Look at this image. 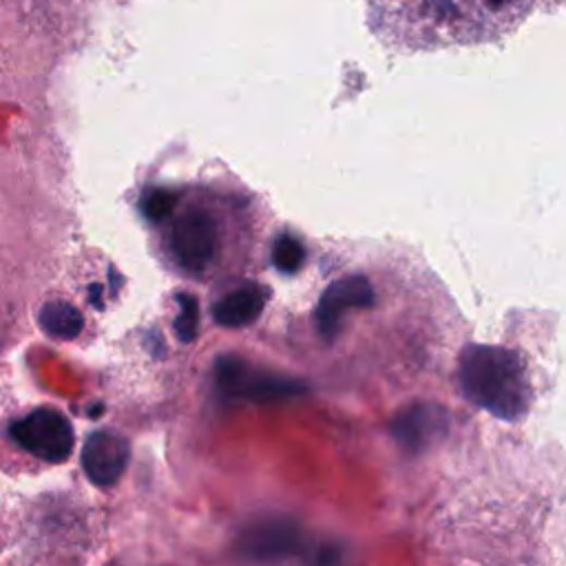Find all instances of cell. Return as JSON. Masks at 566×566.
Masks as SVG:
<instances>
[{
    "instance_id": "6da1fadb",
    "label": "cell",
    "mask_w": 566,
    "mask_h": 566,
    "mask_svg": "<svg viewBox=\"0 0 566 566\" xmlns=\"http://www.w3.org/2000/svg\"><path fill=\"white\" fill-rule=\"evenodd\" d=\"M557 0H370V23L396 49L499 40Z\"/></svg>"
},
{
    "instance_id": "7a4b0ae2",
    "label": "cell",
    "mask_w": 566,
    "mask_h": 566,
    "mask_svg": "<svg viewBox=\"0 0 566 566\" xmlns=\"http://www.w3.org/2000/svg\"><path fill=\"white\" fill-rule=\"evenodd\" d=\"M460 387L491 416L518 422L531 405L527 368L516 352L499 345H469L460 354Z\"/></svg>"
},
{
    "instance_id": "3957f363",
    "label": "cell",
    "mask_w": 566,
    "mask_h": 566,
    "mask_svg": "<svg viewBox=\"0 0 566 566\" xmlns=\"http://www.w3.org/2000/svg\"><path fill=\"white\" fill-rule=\"evenodd\" d=\"M216 385L224 398L248 403L286 401L306 392L302 381L257 370L237 357H222L218 361Z\"/></svg>"
},
{
    "instance_id": "277c9868",
    "label": "cell",
    "mask_w": 566,
    "mask_h": 566,
    "mask_svg": "<svg viewBox=\"0 0 566 566\" xmlns=\"http://www.w3.org/2000/svg\"><path fill=\"white\" fill-rule=\"evenodd\" d=\"M12 439L32 456L47 463H64L74 452V428L53 407H38L12 422Z\"/></svg>"
},
{
    "instance_id": "5b68a950",
    "label": "cell",
    "mask_w": 566,
    "mask_h": 566,
    "mask_svg": "<svg viewBox=\"0 0 566 566\" xmlns=\"http://www.w3.org/2000/svg\"><path fill=\"white\" fill-rule=\"evenodd\" d=\"M304 531L288 518H261L242 529L235 551L246 562L274 564L304 551Z\"/></svg>"
},
{
    "instance_id": "8992f818",
    "label": "cell",
    "mask_w": 566,
    "mask_h": 566,
    "mask_svg": "<svg viewBox=\"0 0 566 566\" xmlns=\"http://www.w3.org/2000/svg\"><path fill=\"white\" fill-rule=\"evenodd\" d=\"M218 226L204 210H190L182 216L171 231V253L175 261L193 272H204L218 255Z\"/></svg>"
},
{
    "instance_id": "52a82bcc",
    "label": "cell",
    "mask_w": 566,
    "mask_h": 566,
    "mask_svg": "<svg viewBox=\"0 0 566 566\" xmlns=\"http://www.w3.org/2000/svg\"><path fill=\"white\" fill-rule=\"evenodd\" d=\"M450 430V411L436 403H414L403 407L392 420V436L409 454H420L436 445Z\"/></svg>"
},
{
    "instance_id": "ba28073f",
    "label": "cell",
    "mask_w": 566,
    "mask_h": 566,
    "mask_svg": "<svg viewBox=\"0 0 566 566\" xmlns=\"http://www.w3.org/2000/svg\"><path fill=\"white\" fill-rule=\"evenodd\" d=\"M131 460L128 441L111 430H98L87 436L83 447V469L98 487L115 484Z\"/></svg>"
},
{
    "instance_id": "9c48e42d",
    "label": "cell",
    "mask_w": 566,
    "mask_h": 566,
    "mask_svg": "<svg viewBox=\"0 0 566 566\" xmlns=\"http://www.w3.org/2000/svg\"><path fill=\"white\" fill-rule=\"evenodd\" d=\"M374 302V291L370 281L361 274H354L347 279L334 281L332 286L323 293L319 308H317V328L321 336L332 339L339 332L341 317L349 308H368Z\"/></svg>"
},
{
    "instance_id": "30bf717a",
    "label": "cell",
    "mask_w": 566,
    "mask_h": 566,
    "mask_svg": "<svg viewBox=\"0 0 566 566\" xmlns=\"http://www.w3.org/2000/svg\"><path fill=\"white\" fill-rule=\"evenodd\" d=\"M266 306V291L257 283H244L212 306V317L224 328H244L259 319Z\"/></svg>"
},
{
    "instance_id": "8fae6325",
    "label": "cell",
    "mask_w": 566,
    "mask_h": 566,
    "mask_svg": "<svg viewBox=\"0 0 566 566\" xmlns=\"http://www.w3.org/2000/svg\"><path fill=\"white\" fill-rule=\"evenodd\" d=\"M38 321H40V328L49 336L60 339V341L76 339L85 328L83 312L76 306H71L66 302L45 304L40 315H38Z\"/></svg>"
},
{
    "instance_id": "7c38bea8",
    "label": "cell",
    "mask_w": 566,
    "mask_h": 566,
    "mask_svg": "<svg viewBox=\"0 0 566 566\" xmlns=\"http://www.w3.org/2000/svg\"><path fill=\"white\" fill-rule=\"evenodd\" d=\"M306 259V250L302 246L299 239L291 237V235H281L276 242H274V248H272V261L274 266L286 272V274H293L302 268Z\"/></svg>"
},
{
    "instance_id": "4fadbf2b",
    "label": "cell",
    "mask_w": 566,
    "mask_h": 566,
    "mask_svg": "<svg viewBox=\"0 0 566 566\" xmlns=\"http://www.w3.org/2000/svg\"><path fill=\"white\" fill-rule=\"evenodd\" d=\"M177 319H175V334L182 343H190L197 336V325H199V310L197 302L190 295H177Z\"/></svg>"
},
{
    "instance_id": "5bb4252c",
    "label": "cell",
    "mask_w": 566,
    "mask_h": 566,
    "mask_svg": "<svg viewBox=\"0 0 566 566\" xmlns=\"http://www.w3.org/2000/svg\"><path fill=\"white\" fill-rule=\"evenodd\" d=\"M175 204H177V195L173 190L153 188L145 195V199H142V210H145V216L151 222H162L171 216Z\"/></svg>"
}]
</instances>
